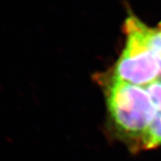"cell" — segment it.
<instances>
[{
	"label": "cell",
	"instance_id": "1",
	"mask_svg": "<svg viewBox=\"0 0 161 161\" xmlns=\"http://www.w3.org/2000/svg\"><path fill=\"white\" fill-rule=\"evenodd\" d=\"M108 106L116 126L130 136H143L158 110L144 87L114 80L108 91Z\"/></svg>",
	"mask_w": 161,
	"mask_h": 161
},
{
	"label": "cell",
	"instance_id": "2",
	"mask_svg": "<svg viewBox=\"0 0 161 161\" xmlns=\"http://www.w3.org/2000/svg\"><path fill=\"white\" fill-rule=\"evenodd\" d=\"M137 16L129 14L124 23L125 44L114 69L115 80L146 87L158 80L161 65L144 42L137 26Z\"/></svg>",
	"mask_w": 161,
	"mask_h": 161
},
{
	"label": "cell",
	"instance_id": "3",
	"mask_svg": "<svg viewBox=\"0 0 161 161\" xmlns=\"http://www.w3.org/2000/svg\"><path fill=\"white\" fill-rule=\"evenodd\" d=\"M142 148L150 150L161 144V112L158 111L155 119L152 121L149 128L142 137Z\"/></svg>",
	"mask_w": 161,
	"mask_h": 161
},
{
	"label": "cell",
	"instance_id": "4",
	"mask_svg": "<svg viewBox=\"0 0 161 161\" xmlns=\"http://www.w3.org/2000/svg\"><path fill=\"white\" fill-rule=\"evenodd\" d=\"M144 88L149 92L157 109L161 112V80H156Z\"/></svg>",
	"mask_w": 161,
	"mask_h": 161
},
{
	"label": "cell",
	"instance_id": "5",
	"mask_svg": "<svg viewBox=\"0 0 161 161\" xmlns=\"http://www.w3.org/2000/svg\"></svg>",
	"mask_w": 161,
	"mask_h": 161
}]
</instances>
